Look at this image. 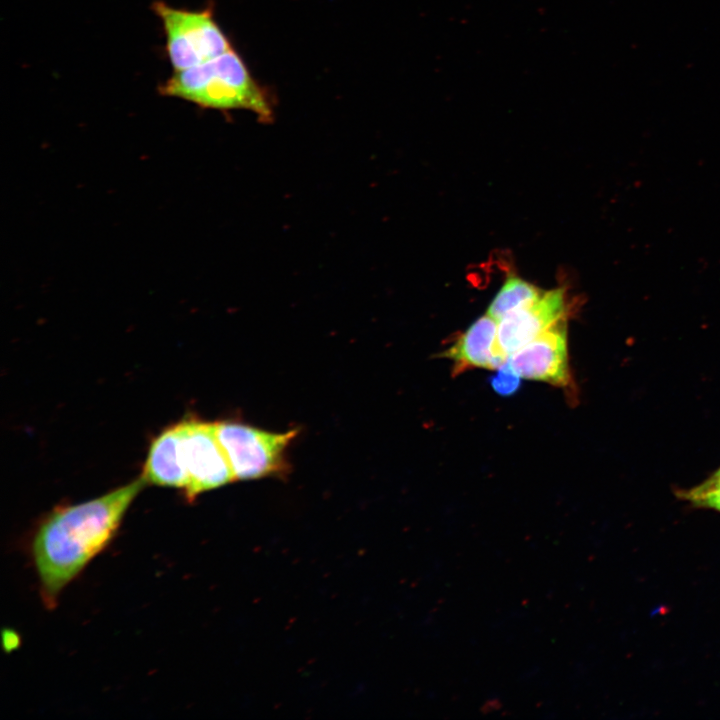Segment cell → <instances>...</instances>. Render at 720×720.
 Masks as SVG:
<instances>
[{
  "label": "cell",
  "instance_id": "cell-1",
  "mask_svg": "<svg viewBox=\"0 0 720 720\" xmlns=\"http://www.w3.org/2000/svg\"><path fill=\"white\" fill-rule=\"evenodd\" d=\"M146 481L141 477L98 498L55 508L32 540L42 599L53 608L62 590L104 550Z\"/></svg>",
  "mask_w": 720,
  "mask_h": 720
},
{
  "label": "cell",
  "instance_id": "cell-2",
  "mask_svg": "<svg viewBox=\"0 0 720 720\" xmlns=\"http://www.w3.org/2000/svg\"><path fill=\"white\" fill-rule=\"evenodd\" d=\"M158 92L203 108L245 109L263 122L273 119L270 94L254 80L234 49L202 64L174 71L158 86Z\"/></svg>",
  "mask_w": 720,
  "mask_h": 720
},
{
  "label": "cell",
  "instance_id": "cell-3",
  "mask_svg": "<svg viewBox=\"0 0 720 720\" xmlns=\"http://www.w3.org/2000/svg\"><path fill=\"white\" fill-rule=\"evenodd\" d=\"M151 8L161 21L166 54L174 71L202 64L233 49L211 7L188 10L157 0Z\"/></svg>",
  "mask_w": 720,
  "mask_h": 720
},
{
  "label": "cell",
  "instance_id": "cell-4",
  "mask_svg": "<svg viewBox=\"0 0 720 720\" xmlns=\"http://www.w3.org/2000/svg\"><path fill=\"white\" fill-rule=\"evenodd\" d=\"M216 434L235 480H254L288 471L286 451L297 430L274 433L235 421L215 422Z\"/></svg>",
  "mask_w": 720,
  "mask_h": 720
},
{
  "label": "cell",
  "instance_id": "cell-5",
  "mask_svg": "<svg viewBox=\"0 0 720 720\" xmlns=\"http://www.w3.org/2000/svg\"><path fill=\"white\" fill-rule=\"evenodd\" d=\"M179 427L188 478L184 492L188 500L235 480L217 437L215 423L189 419L179 422Z\"/></svg>",
  "mask_w": 720,
  "mask_h": 720
},
{
  "label": "cell",
  "instance_id": "cell-6",
  "mask_svg": "<svg viewBox=\"0 0 720 720\" xmlns=\"http://www.w3.org/2000/svg\"><path fill=\"white\" fill-rule=\"evenodd\" d=\"M506 362L521 378L569 386L566 317L515 351Z\"/></svg>",
  "mask_w": 720,
  "mask_h": 720
},
{
  "label": "cell",
  "instance_id": "cell-7",
  "mask_svg": "<svg viewBox=\"0 0 720 720\" xmlns=\"http://www.w3.org/2000/svg\"><path fill=\"white\" fill-rule=\"evenodd\" d=\"M564 291H544L533 302L498 322L495 355L504 364L515 351L532 341L557 321L565 318Z\"/></svg>",
  "mask_w": 720,
  "mask_h": 720
},
{
  "label": "cell",
  "instance_id": "cell-8",
  "mask_svg": "<svg viewBox=\"0 0 720 720\" xmlns=\"http://www.w3.org/2000/svg\"><path fill=\"white\" fill-rule=\"evenodd\" d=\"M498 322L489 314L477 319L441 357L453 363V375L472 368L498 369L502 362L495 355Z\"/></svg>",
  "mask_w": 720,
  "mask_h": 720
},
{
  "label": "cell",
  "instance_id": "cell-9",
  "mask_svg": "<svg viewBox=\"0 0 720 720\" xmlns=\"http://www.w3.org/2000/svg\"><path fill=\"white\" fill-rule=\"evenodd\" d=\"M142 478L156 485L185 490L188 478L183 462L179 423L166 428L154 439Z\"/></svg>",
  "mask_w": 720,
  "mask_h": 720
},
{
  "label": "cell",
  "instance_id": "cell-10",
  "mask_svg": "<svg viewBox=\"0 0 720 720\" xmlns=\"http://www.w3.org/2000/svg\"><path fill=\"white\" fill-rule=\"evenodd\" d=\"M543 291L517 277L509 278L492 300L488 313L497 322L533 302Z\"/></svg>",
  "mask_w": 720,
  "mask_h": 720
},
{
  "label": "cell",
  "instance_id": "cell-11",
  "mask_svg": "<svg viewBox=\"0 0 720 720\" xmlns=\"http://www.w3.org/2000/svg\"><path fill=\"white\" fill-rule=\"evenodd\" d=\"M675 494L695 508L711 509L720 513V486L705 490L696 487L678 489Z\"/></svg>",
  "mask_w": 720,
  "mask_h": 720
},
{
  "label": "cell",
  "instance_id": "cell-12",
  "mask_svg": "<svg viewBox=\"0 0 720 720\" xmlns=\"http://www.w3.org/2000/svg\"><path fill=\"white\" fill-rule=\"evenodd\" d=\"M520 379L505 362L498 368L497 373L490 378V384L495 392L502 396H510L517 392L520 387Z\"/></svg>",
  "mask_w": 720,
  "mask_h": 720
},
{
  "label": "cell",
  "instance_id": "cell-13",
  "mask_svg": "<svg viewBox=\"0 0 720 720\" xmlns=\"http://www.w3.org/2000/svg\"><path fill=\"white\" fill-rule=\"evenodd\" d=\"M718 486H720V467L716 469L705 481L694 487L700 490H705Z\"/></svg>",
  "mask_w": 720,
  "mask_h": 720
}]
</instances>
